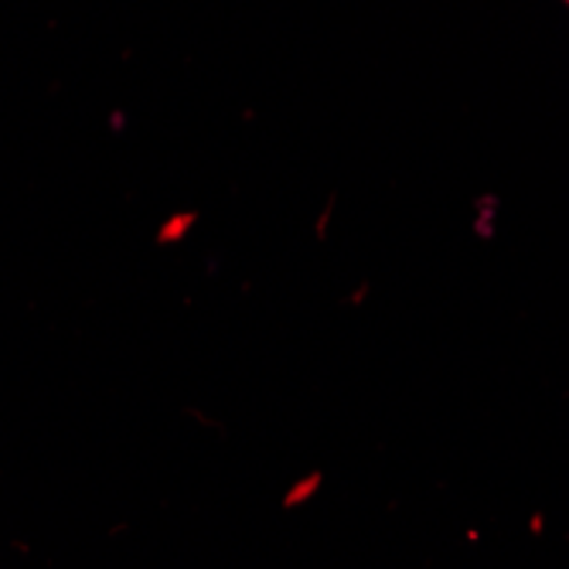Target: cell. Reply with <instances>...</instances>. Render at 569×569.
Returning a JSON list of instances; mask_svg holds the SVG:
<instances>
[{
    "label": "cell",
    "instance_id": "obj_1",
    "mask_svg": "<svg viewBox=\"0 0 569 569\" xmlns=\"http://www.w3.org/2000/svg\"><path fill=\"white\" fill-rule=\"evenodd\" d=\"M566 4H569V0H566Z\"/></svg>",
    "mask_w": 569,
    "mask_h": 569
}]
</instances>
